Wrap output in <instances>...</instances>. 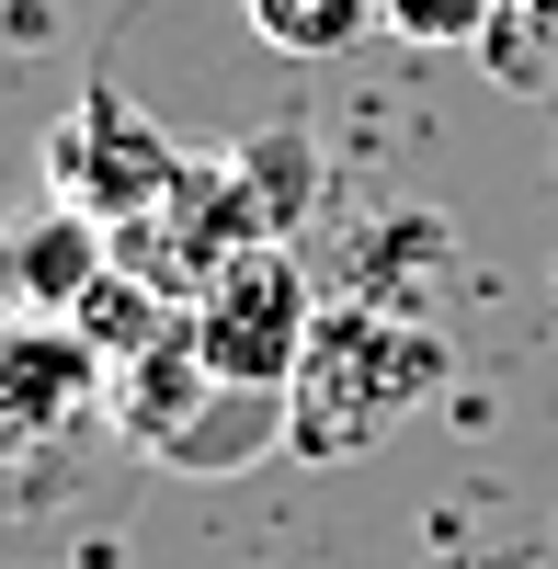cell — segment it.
I'll return each instance as SVG.
<instances>
[{"instance_id":"6da1fadb","label":"cell","mask_w":558,"mask_h":569,"mask_svg":"<svg viewBox=\"0 0 558 569\" xmlns=\"http://www.w3.org/2000/svg\"><path fill=\"white\" fill-rule=\"evenodd\" d=\"M445 330L410 319L399 297H353V308H319L308 353H297V388H286V456L308 467H342L365 445H388L422 399H445Z\"/></svg>"},{"instance_id":"7a4b0ae2","label":"cell","mask_w":558,"mask_h":569,"mask_svg":"<svg viewBox=\"0 0 558 569\" xmlns=\"http://www.w3.org/2000/svg\"><path fill=\"white\" fill-rule=\"evenodd\" d=\"M103 421H114L149 467H182V479H228V467H251L262 445H286V399L228 388V376L195 353V308H182L171 342H149V353L114 365Z\"/></svg>"},{"instance_id":"3957f363","label":"cell","mask_w":558,"mask_h":569,"mask_svg":"<svg viewBox=\"0 0 558 569\" xmlns=\"http://www.w3.org/2000/svg\"><path fill=\"white\" fill-rule=\"evenodd\" d=\"M114 365L69 319H0V512H46L69 479V445L103 421Z\"/></svg>"},{"instance_id":"277c9868","label":"cell","mask_w":558,"mask_h":569,"mask_svg":"<svg viewBox=\"0 0 558 569\" xmlns=\"http://www.w3.org/2000/svg\"><path fill=\"white\" fill-rule=\"evenodd\" d=\"M240 251H262V217H251V182H240L228 149H182V171L114 228V262H137L149 284H171L182 308H195Z\"/></svg>"},{"instance_id":"5b68a950","label":"cell","mask_w":558,"mask_h":569,"mask_svg":"<svg viewBox=\"0 0 558 569\" xmlns=\"http://www.w3.org/2000/svg\"><path fill=\"white\" fill-rule=\"evenodd\" d=\"M308 330H319V284L297 273V240L240 251V262L195 297V353L228 376V388H251V399H286V388H297Z\"/></svg>"},{"instance_id":"8992f818","label":"cell","mask_w":558,"mask_h":569,"mask_svg":"<svg viewBox=\"0 0 558 569\" xmlns=\"http://www.w3.org/2000/svg\"><path fill=\"white\" fill-rule=\"evenodd\" d=\"M171 171H182V137H171L149 103H137L114 69H91V80H80V103L58 114V137H46V194L91 206L103 228H126Z\"/></svg>"},{"instance_id":"52a82bcc","label":"cell","mask_w":558,"mask_h":569,"mask_svg":"<svg viewBox=\"0 0 558 569\" xmlns=\"http://www.w3.org/2000/svg\"><path fill=\"white\" fill-rule=\"evenodd\" d=\"M103 262H114L103 217L69 194H34L23 217H0V319H69Z\"/></svg>"},{"instance_id":"ba28073f","label":"cell","mask_w":558,"mask_h":569,"mask_svg":"<svg viewBox=\"0 0 558 569\" xmlns=\"http://www.w3.org/2000/svg\"><path fill=\"white\" fill-rule=\"evenodd\" d=\"M228 160H240V182H251L262 240H297V228L319 217V194H331V160H319L308 126H262V137H240Z\"/></svg>"},{"instance_id":"9c48e42d","label":"cell","mask_w":558,"mask_h":569,"mask_svg":"<svg viewBox=\"0 0 558 569\" xmlns=\"http://www.w3.org/2000/svg\"><path fill=\"white\" fill-rule=\"evenodd\" d=\"M69 330H80L103 365H126V353H149V342H171V330H182V297H171V284H149L137 262H103V273H91V297L69 308Z\"/></svg>"},{"instance_id":"30bf717a","label":"cell","mask_w":558,"mask_h":569,"mask_svg":"<svg viewBox=\"0 0 558 569\" xmlns=\"http://www.w3.org/2000/svg\"><path fill=\"white\" fill-rule=\"evenodd\" d=\"M251 34L273 46V58H342V46L377 23V0H240Z\"/></svg>"},{"instance_id":"8fae6325","label":"cell","mask_w":558,"mask_h":569,"mask_svg":"<svg viewBox=\"0 0 558 569\" xmlns=\"http://www.w3.org/2000/svg\"><path fill=\"white\" fill-rule=\"evenodd\" d=\"M490 23H501V0H377V34H399V46H490Z\"/></svg>"},{"instance_id":"7c38bea8","label":"cell","mask_w":558,"mask_h":569,"mask_svg":"<svg viewBox=\"0 0 558 569\" xmlns=\"http://www.w3.org/2000/svg\"><path fill=\"white\" fill-rule=\"evenodd\" d=\"M490 34H536V46H558V0H501Z\"/></svg>"}]
</instances>
